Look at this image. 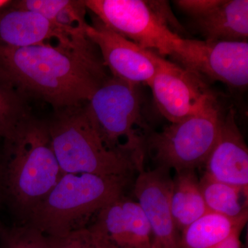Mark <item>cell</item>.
Returning <instances> with one entry per match:
<instances>
[{"mask_svg":"<svg viewBox=\"0 0 248 248\" xmlns=\"http://www.w3.org/2000/svg\"><path fill=\"white\" fill-rule=\"evenodd\" d=\"M126 176L63 174L52 190L29 212L30 226L47 236L81 229L79 224L123 197Z\"/></svg>","mask_w":248,"mask_h":248,"instance_id":"3","label":"cell"},{"mask_svg":"<svg viewBox=\"0 0 248 248\" xmlns=\"http://www.w3.org/2000/svg\"><path fill=\"white\" fill-rule=\"evenodd\" d=\"M234 109L225 112L216 143L205 163L208 176L248 192V149Z\"/></svg>","mask_w":248,"mask_h":248,"instance_id":"14","label":"cell"},{"mask_svg":"<svg viewBox=\"0 0 248 248\" xmlns=\"http://www.w3.org/2000/svg\"><path fill=\"white\" fill-rule=\"evenodd\" d=\"M170 209L174 225L180 233L208 213L195 170L176 172L172 179Z\"/></svg>","mask_w":248,"mask_h":248,"instance_id":"16","label":"cell"},{"mask_svg":"<svg viewBox=\"0 0 248 248\" xmlns=\"http://www.w3.org/2000/svg\"><path fill=\"white\" fill-rule=\"evenodd\" d=\"M49 248H111L91 228H81L60 236H47Z\"/></svg>","mask_w":248,"mask_h":248,"instance_id":"22","label":"cell"},{"mask_svg":"<svg viewBox=\"0 0 248 248\" xmlns=\"http://www.w3.org/2000/svg\"><path fill=\"white\" fill-rule=\"evenodd\" d=\"M12 4V1L8 0H0V13L1 10L6 9L9 5Z\"/></svg>","mask_w":248,"mask_h":248,"instance_id":"25","label":"cell"},{"mask_svg":"<svg viewBox=\"0 0 248 248\" xmlns=\"http://www.w3.org/2000/svg\"><path fill=\"white\" fill-rule=\"evenodd\" d=\"M102 59L59 47L0 46V76L22 97L44 99L57 111L82 107L108 79Z\"/></svg>","mask_w":248,"mask_h":248,"instance_id":"1","label":"cell"},{"mask_svg":"<svg viewBox=\"0 0 248 248\" xmlns=\"http://www.w3.org/2000/svg\"><path fill=\"white\" fill-rule=\"evenodd\" d=\"M248 215L228 218L208 212L181 233L179 248H214L237 230H243Z\"/></svg>","mask_w":248,"mask_h":248,"instance_id":"17","label":"cell"},{"mask_svg":"<svg viewBox=\"0 0 248 248\" xmlns=\"http://www.w3.org/2000/svg\"><path fill=\"white\" fill-rule=\"evenodd\" d=\"M192 20L204 40L248 42V0H220L213 9Z\"/></svg>","mask_w":248,"mask_h":248,"instance_id":"15","label":"cell"},{"mask_svg":"<svg viewBox=\"0 0 248 248\" xmlns=\"http://www.w3.org/2000/svg\"><path fill=\"white\" fill-rule=\"evenodd\" d=\"M13 7L35 11L77 38L89 39L85 32L88 24L84 1L22 0L16 1Z\"/></svg>","mask_w":248,"mask_h":248,"instance_id":"18","label":"cell"},{"mask_svg":"<svg viewBox=\"0 0 248 248\" xmlns=\"http://www.w3.org/2000/svg\"><path fill=\"white\" fill-rule=\"evenodd\" d=\"M220 0H177L174 3L184 14L194 19L206 14Z\"/></svg>","mask_w":248,"mask_h":248,"instance_id":"23","label":"cell"},{"mask_svg":"<svg viewBox=\"0 0 248 248\" xmlns=\"http://www.w3.org/2000/svg\"><path fill=\"white\" fill-rule=\"evenodd\" d=\"M148 86L156 108L170 123L197 115L217 100L203 77L168 60Z\"/></svg>","mask_w":248,"mask_h":248,"instance_id":"8","label":"cell"},{"mask_svg":"<svg viewBox=\"0 0 248 248\" xmlns=\"http://www.w3.org/2000/svg\"><path fill=\"white\" fill-rule=\"evenodd\" d=\"M140 85L109 78L85 104L84 108L101 139L111 149L146 152L143 98Z\"/></svg>","mask_w":248,"mask_h":248,"instance_id":"6","label":"cell"},{"mask_svg":"<svg viewBox=\"0 0 248 248\" xmlns=\"http://www.w3.org/2000/svg\"><path fill=\"white\" fill-rule=\"evenodd\" d=\"M3 139L5 188L15 203L29 214L63 174L48 123L28 115Z\"/></svg>","mask_w":248,"mask_h":248,"instance_id":"2","label":"cell"},{"mask_svg":"<svg viewBox=\"0 0 248 248\" xmlns=\"http://www.w3.org/2000/svg\"><path fill=\"white\" fill-rule=\"evenodd\" d=\"M84 105L58 110L48 124L54 153L63 174L130 177L133 171L143 170L144 156L107 146Z\"/></svg>","mask_w":248,"mask_h":248,"instance_id":"4","label":"cell"},{"mask_svg":"<svg viewBox=\"0 0 248 248\" xmlns=\"http://www.w3.org/2000/svg\"><path fill=\"white\" fill-rule=\"evenodd\" d=\"M1 244L2 248H49L46 236L30 225L6 230Z\"/></svg>","mask_w":248,"mask_h":248,"instance_id":"21","label":"cell"},{"mask_svg":"<svg viewBox=\"0 0 248 248\" xmlns=\"http://www.w3.org/2000/svg\"><path fill=\"white\" fill-rule=\"evenodd\" d=\"M225 112L217 99L197 115L152 134L146 150L157 167L176 172L195 170L205 164L213 150Z\"/></svg>","mask_w":248,"mask_h":248,"instance_id":"7","label":"cell"},{"mask_svg":"<svg viewBox=\"0 0 248 248\" xmlns=\"http://www.w3.org/2000/svg\"><path fill=\"white\" fill-rule=\"evenodd\" d=\"M139 172L134 193L151 227V248H179L181 234L170 209V170L156 167Z\"/></svg>","mask_w":248,"mask_h":248,"instance_id":"12","label":"cell"},{"mask_svg":"<svg viewBox=\"0 0 248 248\" xmlns=\"http://www.w3.org/2000/svg\"><path fill=\"white\" fill-rule=\"evenodd\" d=\"M0 46L10 48L50 46L88 58H99L95 45L89 39L77 38L35 11L14 7L0 13Z\"/></svg>","mask_w":248,"mask_h":248,"instance_id":"11","label":"cell"},{"mask_svg":"<svg viewBox=\"0 0 248 248\" xmlns=\"http://www.w3.org/2000/svg\"><path fill=\"white\" fill-rule=\"evenodd\" d=\"M27 115L22 96L0 76V138H5Z\"/></svg>","mask_w":248,"mask_h":248,"instance_id":"20","label":"cell"},{"mask_svg":"<svg viewBox=\"0 0 248 248\" xmlns=\"http://www.w3.org/2000/svg\"><path fill=\"white\" fill-rule=\"evenodd\" d=\"M243 230H237L230 235L224 241L214 248H243L240 236Z\"/></svg>","mask_w":248,"mask_h":248,"instance_id":"24","label":"cell"},{"mask_svg":"<svg viewBox=\"0 0 248 248\" xmlns=\"http://www.w3.org/2000/svg\"><path fill=\"white\" fill-rule=\"evenodd\" d=\"M91 230L111 248H151L152 233L143 210L124 197L97 214Z\"/></svg>","mask_w":248,"mask_h":248,"instance_id":"13","label":"cell"},{"mask_svg":"<svg viewBox=\"0 0 248 248\" xmlns=\"http://www.w3.org/2000/svg\"><path fill=\"white\" fill-rule=\"evenodd\" d=\"M86 9L106 27L160 56L176 59L185 39L174 31V18L167 1L86 0Z\"/></svg>","mask_w":248,"mask_h":248,"instance_id":"5","label":"cell"},{"mask_svg":"<svg viewBox=\"0 0 248 248\" xmlns=\"http://www.w3.org/2000/svg\"><path fill=\"white\" fill-rule=\"evenodd\" d=\"M88 38L100 52L103 63L113 78L148 86L167 60L110 30L96 19L85 29Z\"/></svg>","mask_w":248,"mask_h":248,"instance_id":"10","label":"cell"},{"mask_svg":"<svg viewBox=\"0 0 248 248\" xmlns=\"http://www.w3.org/2000/svg\"><path fill=\"white\" fill-rule=\"evenodd\" d=\"M175 60L206 80L220 81L234 89L248 86V42L185 39L182 53Z\"/></svg>","mask_w":248,"mask_h":248,"instance_id":"9","label":"cell"},{"mask_svg":"<svg viewBox=\"0 0 248 248\" xmlns=\"http://www.w3.org/2000/svg\"><path fill=\"white\" fill-rule=\"evenodd\" d=\"M201 190L208 212L237 218L248 215V192L236 186L217 181L205 174L200 180Z\"/></svg>","mask_w":248,"mask_h":248,"instance_id":"19","label":"cell"}]
</instances>
